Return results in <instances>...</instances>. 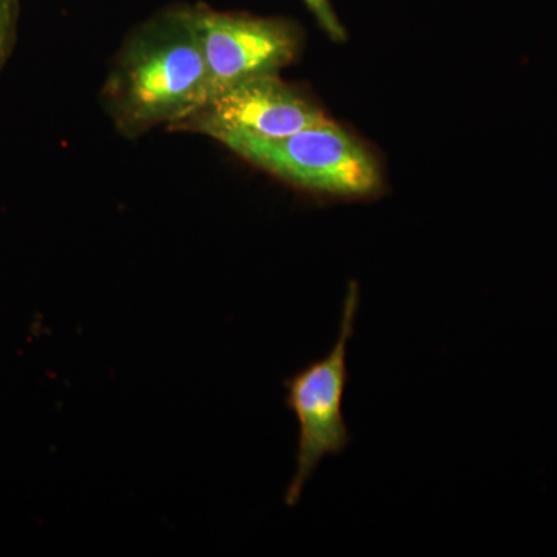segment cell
Returning a JSON list of instances; mask_svg holds the SVG:
<instances>
[{"instance_id":"6da1fadb","label":"cell","mask_w":557,"mask_h":557,"mask_svg":"<svg viewBox=\"0 0 557 557\" xmlns=\"http://www.w3.org/2000/svg\"><path fill=\"white\" fill-rule=\"evenodd\" d=\"M209 98L208 73L193 9L164 11L139 25L104 87L116 127L129 137L175 126Z\"/></svg>"},{"instance_id":"7a4b0ae2","label":"cell","mask_w":557,"mask_h":557,"mask_svg":"<svg viewBox=\"0 0 557 557\" xmlns=\"http://www.w3.org/2000/svg\"><path fill=\"white\" fill-rule=\"evenodd\" d=\"M226 148L310 193L366 199L381 189L379 161L359 139L327 119L285 138H228Z\"/></svg>"},{"instance_id":"3957f363","label":"cell","mask_w":557,"mask_h":557,"mask_svg":"<svg viewBox=\"0 0 557 557\" xmlns=\"http://www.w3.org/2000/svg\"><path fill=\"white\" fill-rule=\"evenodd\" d=\"M357 282L348 285L344 299L338 341L327 357L310 362L284 381L285 405L298 421L296 471L285 494V505L296 507L307 483L327 456H339L351 442L344 420V395L350 375L347 368L348 343L355 332L359 309Z\"/></svg>"},{"instance_id":"277c9868","label":"cell","mask_w":557,"mask_h":557,"mask_svg":"<svg viewBox=\"0 0 557 557\" xmlns=\"http://www.w3.org/2000/svg\"><path fill=\"white\" fill-rule=\"evenodd\" d=\"M193 10L207 65L209 98L242 81L277 75L298 54L299 32L292 22L222 13L208 7Z\"/></svg>"},{"instance_id":"5b68a950","label":"cell","mask_w":557,"mask_h":557,"mask_svg":"<svg viewBox=\"0 0 557 557\" xmlns=\"http://www.w3.org/2000/svg\"><path fill=\"white\" fill-rule=\"evenodd\" d=\"M325 120L324 112L300 91L263 75L219 91L174 129L194 131L223 143L247 137L278 139Z\"/></svg>"},{"instance_id":"8992f818","label":"cell","mask_w":557,"mask_h":557,"mask_svg":"<svg viewBox=\"0 0 557 557\" xmlns=\"http://www.w3.org/2000/svg\"><path fill=\"white\" fill-rule=\"evenodd\" d=\"M20 0H0V70L9 61L16 44Z\"/></svg>"},{"instance_id":"52a82bcc","label":"cell","mask_w":557,"mask_h":557,"mask_svg":"<svg viewBox=\"0 0 557 557\" xmlns=\"http://www.w3.org/2000/svg\"><path fill=\"white\" fill-rule=\"evenodd\" d=\"M304 3L318 21L319 27L327 33L330 39L335 42H344L347 39L346 28L341 24L330 0H304Z\"/></svg>"}]
</instances>
